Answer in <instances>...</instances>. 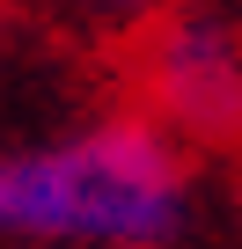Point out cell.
Segmentation results:
<instances>
[{"label":"cell","mask_w":242,"mask_h":249,"mask_svg":"<svg viewBox=\"0 0 242 249\" xmlns=\"http://www.w3.org/2000/svg\"><path fill=\"white\" fill-rule=\"evenodd\" d=\"M117 95L184 154H242V0H176L117 52Z\"/></svg>","instance_id":"7a4b0ae2"},{"label":"cell","mask_w":242,"mask_h":249,"mask_svg":"<svg viewBox=\"0 0 242 249\" xmlns=\"http://www.w3.org/2000/svg\"><path fill=\"white\" fill-rule=\"evenodd\" d=\"M52 52H66V37L52 30L37 0H0V103H15Z\"/></svg>","instance_id":"277c9868"},{"label":"cell","mask_w":242,"mask_h":249,"mask_svg":"<svg viewBox=\"0 0 242 249\" xmlns=\"http://www.w3.org/2000/svg\"><path fill=\"white\" fill-rule=\"evenodd\" d=\"M198 154L125 95L0 132V249H184Z\"/></svg>","instance_id":"6da1fadb"},{"label":"cell","mask_w":242,"mask_h":249,"mask_svg":"<svg viewBox=\"0 0 242 249\" xmlns=\"http://www.w3.org/2000/svg\"><path fill=\"white\" fill-rule=\"evenodd\" d=\"M37 8L52 15V30L66 37V44H95V52H125L154 15H169L176 0H37Z\"/></svg>","instance_id":"3957f363"}]
</instances>
